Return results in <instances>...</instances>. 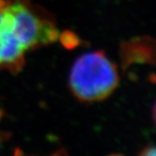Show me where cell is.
<instances>
[{
	"mask_svg": "<svg viewBox=\"0 0 156 156\" xmlns=\"http://www.w3.org/2000/svg\"><path fill=\"white\" fill-rule=\"evenodd\" d=\"M119 83L117 66L103 51L87 53L78 58L69 77L72 92L85 103L106 99L114 92Z\"/></svg>",
	"mask_w": 156,
	"mask_h": 156,
	"instance_id": "1",
	"label": "cell"
},
{
	"mask_svg": "<svg viewBox=\"0 0 156 156\" xmlns=\"http://www.w3.org/2000/svg\"><path fill=\"white\" fill-rule=\"evenodd\" d=\"M12 31L26 51L54 43L59 32L50 16L39 12L29 0H7Z\"/></svg>",
	"mask_w": 156,
	"mask_h": 156,
	"instance_id": "2",
	"label": "cell"
},
{
	"mask_svg": "<svg viewBox=\"0 0 156 156\" xmlns=\"http://www.w3.org/2000/svg\"><path fill=\"white\" fill-rule=\"evenodd\" d=\"M25 53L26 49L12 31V18L6 3L0 28V69L19 73L25 65Z\"/></svg>",
	"mask_w": 156,
	"mask_h": 156,
	"instance_id": "3",
	"label": "cell"
},
{
	"mask_svg": "<svg viewBox=\"0 0 156 156\" xmlns=\"http://www.w3.org/2000/svg\"><path fill=\"white\" fill-rule=\"evenodd\" d=\"M120 55L124 68L132 63H154V41L149 37L132 39L120 45Z\"/></svg>",
	"mask_w": 156,
	"mask_h": 156,
	"instance_id": "4",
	"label": "cell"
},
{
	"mask_svg": "<svg viewBox=\"0 0 156 156\" xmlns=\"http://www.w3.org/2000/svg\"><path fill=\"white\" fill-rule=\"evenodd\" d=\"M58 39L61 45L67 50H73L76 47L80 46L83 42L81 38L75 32L69 29L61 32L58 35Z\"/></svg>",
	"mask_w": 156,
	"mask_h": 156,
	"instance_id": "5",
	"label": "cell"
},
{
	"mask_svg": "<svg viewBox=\"0 0 156 156\" xmlns=\"http://www.w3.org/2000/svg\"><path fill=\"white\" fill-rule=\"evenodd\" d=\"M155 154H156V151H155L154 146H147L139 152V155H142V156H154Z\"/></svg>",
	"mask_w": 156,
	"mask_h": 156,
	"instance_id": "6",
	"label": "cell"
},
{
	"mask_svg": "<svg viewBox=\"0 0 156 156\" xmlns=\"http://www.w3.org/2000/svg\"><path fill=\"white\" fill-rule=\"evenodd\" d=\"M6 3H7V0H0V28H1V23H2ZM0 70H1V69H0Z\"/></svg>",
	"mask_w": 156,
	"mask_h": 156,
	"instance_id": "7",
	"label": "cell"
},
{
	"mask_svg": "<svg viewBox=\"0 0 156 156\" xmlns=\"http://www.w3.org/2000/svg\"><path fill=\"white\" fill-rule=\"evenodd\" d=\"M2 115H3V112H2V109L0 108V119H1V118H2Z\"/></svg>",
	"mask_w": 156,
	"mask_h": 156,
	"instance_id": "8",
	"label": "cell"
}]
</instances>
